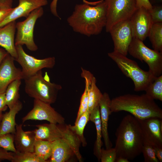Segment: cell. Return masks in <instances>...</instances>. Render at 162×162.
I'll use <instances>...</instances> for the list:
<instances>
[{
	"instance_id": "1",
	"label": "cell",
	"mask_w": 162,
	"mask_h": 162,
	"mask_svg": "<svg viewBox=\"0 0 162 162\" xmlns=\"http://www.w3.org/2000/svg\"><path fill=\"white\" fill-rule=\"evenodd\" d=\"M67 21L75 32L88 36L99 34L105 27L106 22L104 0H100L95 5L85 3L76 4Z\"/></svg>"
},
{
	"instance_id": "2",
	"label": "cell",
	"mask_w": 162,
	"mask_h": 162,
	"mask_svg": "<svg viewBox=\"0 0 162 162\" xmlns=\"http://www.w3.org/2000/svg\"><path fill=\"white\" fill-rule=\"evenodd\" d=\"M115 148L117 157L132 160L142 152L144 139L137 118L127 115L122 119L116 129Z\"/></svg>"
},
{
	"instance_id": "3",
	"label": "cell",
	"mask_w": 162,
	"mask_h": 162,
	"mask_svg": "<svg viewBox=\"0 0 162 162\" xmlns=\"http://www.w3.org/2000/svg\"><path fill=\"white\" fill-rule=\"evenodd\" d=\"M110 108L112 113L125 111L139 119L151 117L162 118V109L146 94H128L115 97L111 100Z\"/></svg>"
},
{
	"instance_id": "4",
	"label": "cell",
	"mask_w": 162,
	"mask_h": 162,
	"mask_svg": "<svg viewBox=\"0 0 162 162\" xmlns=\"http://www.w3.org/2000/svg\"><path fill=\"white\" fill-rule=\"evenodd\" d=\"M24 80L25 90L30 97L50 104L54 103L61 85L50 81L47 73L43 76L42 70Z\"/></svg>"
},
{
	"instance_id": "5",
	"label": "cell",
	"mask_w": 162,
	"mask_h": 162,
	"mask_svg": "<svg viewBox=\"0 0 162 162\" xmlns=\"http://www.w3.org/2000/svg\"><path fill=\"white\" fill-rule=\"evenodd\" d=\"M108 55L123 74L132 80L135 91H145L155 77L149 71L142 70L135 61L126 56L114 51L108 53Z\"/></svg>"
},
{
	"instance_id": "6",
	"label": "cell",
	"mask_w": 162,
	"mask_h": 162,
	"mask_svg": "<svg viewBox=\"0 0 162 162\" xmlns=\"http://www.w3.org/2000/svg\"><path fill=\"white\" fill-rule=\"evenodd\" d=\"M143 41L133 38L128 53L133 57L145 62L152 74L155 77L158 76L162 74V53L148 48Z\"/></svg>"
},
{
	"instance_id": "7",
	"label": "cell",
	"mask_w": 162,
	"mask_h": 162,
	"mask_svg": "<svg viewBox=\"0 0 162 162\" xmlns=\"http://www.w3.org/2000/svg\"><path fill=\"white\" fill-rule=\"evenodd\" d=\"M106 10V30L109 32L115 25L129 20L137 8L136 0H104Z\"/></svg>"
},
{
	"instance_id": "8",
	"label": "cell",
	"mask_w": 162,
	"mask_h": 162,
	"mask_svg": "<svg viewBox=\"0 0 162 162\" xmlns=\"http://www.w3.org/2000/svg\"><path fill=\"white\" fill-rule=\"evenodd\" d=\"M43 14V8L41 7L33 11L24 21L16 23L15 46L25 45L31 51L38 50V47L34 39V28L37 20Z\"/></svg>"
},
{
	"instance_id": "9",
	"label": "cell",
	"mask_w": 162,
	"mask_h": 162,
	"mask_svg": "<svg viewBox=\"0 0 162 162\" xmlns=\"http://www.w3.org/2000/svg\"><path fill=\"white\" fill-rule=\"evenodd\" d=\"M52 123L36 125L37 128L33 130L36 140H42L52 142L64 138L79 146L80 142L68 125Z\"/></svg>"
},
{
	"instance_id": "10",
	"label": "cell",
	"mask_w": 162,
	"mask_h": 162,
	"mask_svg": "<svg viewBox=\"0 0 162 162\" xmlns=\"http://www.w3.org/2000/svg\"><path fill=\"white\" fill-rule=\"evenodd\" d=\"M16 47L17 56L14 60L22 67L23 80L44 68H52L55 65L56 60L54 57L38 59L26 53L22 46L17 45Z\"/></svg>"
},
{
	"instance_id": "11",
	"label": "cell",
	"mask_w": 162,
	"mask_h": 162,
	"mask_svg": "<svg viewBox=\"0 0 162 162\" xmlns=\"http://www.w3.org/2000/svg\"><path fill=\"white\" fill-rule=\"evenodd\" d=\"M28 120H46L56 124L64 123V118L50 104L35 99L32 109L22 118L23 123Z\"/></svg>"
},
{
	"instance_id": "12",
	"label": "cell",
	"mask_w": 162,
	"mask_h": 162,
	"mask_svg": "<svg viewBox=\"0 0 162 162\" xmlns=\"http://www.w3.org/2000/svg\"><path fill=\"white\" fill-rule=\"evenodd\" d=\"M109 32L113 42V51L127 56L133 38L129 20L116 24Z\"/></svg>"
},
{
	"instance_id": "13",
	"label": "cell",
	"mask_w": 162,
	"mask_h": 162,
	"mask_svg": "<svg viewBox=\"0 0 162 162\" xmlns=\"http://www.w3.org/2000/svg\"><path fill=\"white\" fill-rule=\"evenodd\" d=\"M129 21L133 38L145 40L153 23L148 10L143 7L137 8Z\"/></svg>"
},
{
	"instance_id": "14",
	"label": "cell",
	"mask_w": 162,
	"mask_h": 162,
	"mask_svg": "<svg viewBox=\"0 0 162 162\" xmlns=\"http://www.w3.org/2000/svg\"><path fill=\"white\" fill-rule=\"evenodd\" d=\"M79 146L70 140L62 138L52 142V152L49 160L50 162H64L75 154L79 161L81 157Z\"/></svg>"
},
{
	"instance_id": "15",
	"label": "cell",
	"mask_w": 162,
	"mask_h": 162,
	"mask_svg": "<svg viewBox=\"0 0 162 162\" xmlns=\"http://www.w3.org/2000/svg\"><path fill=\"white\" fill-rule=\"evenodd\" d=\"M138 120L144 140L152 146L162 148V119L151 117Z\"/></svg>"
},
{
	"instance_id": "16",
	"label": "cell",
	"mask_w": 162,
	"mask_h": 162,
	"mask_svg": "<svg viewBox=\"0 0 162 162\" xmlns=\"http://www.w3.org/2000/svg\"><path fill=\"white\" fill-rule=\"evenodd\" d=\"M14 58L8 53L0 65V94L4 93L8 85L17 79H23L21 70L16 67Z\"/></svg>"
},
{
	"instance_id": "17",
	"label": "cell",
	"mask_w": 162,
	"mask_h": 162,
	"mask_svg": "<svg viewBox=\"0 0 162 162\" xmlns=\"http://www.w3.org/2000/svg\"><path fill=\"white\" fill-rule=\"evenodd\" d=\"M48 4L47 0H19L18 5L0 23V28L21 17L27 18L34 10Z\"/></svg>"
},
{
	"instance_id": "18",
	"label": "cell",
	"mask_w": 162,
	"mask_h": 162,
	"mask_svg": "<svg viewBox=\"0 0 162 162\" xmlns=\"http://www.w3.org/2000/svg\"><path fill=\"white\" fill-rule=\"evenodd\" d=\"M81 76L85 80V86L88 91V110L90 114L99 105L103 94L97 86L96 80L89 71L81 68Z\"/></svg>"
},
{
	"instance_id": "19",
	"label": "cell",
	"mask_w": 162,
	"mask_h": 162,
	"mask_svg": "<svg viewBox=\"0 0 162 162\" xmlns=\"http://www.w3.org/2000/svg\"><path fill=\"white\" fill-rule=\"evenodd\" d=\"M111 100L109 94L105 92L103 94L99 103L101 124L102 137L106 149L112 148V144L109 136L108 127L109 116L111 114L110 105Z\"/></svg>"
},
{
	"instance_id": "20",
	"label": "cell",
	"mask_w": 162,
	"mask_h": 162,
	"mask_svg": "<svg viewBox=\"0 0 162 162\" xmlns=\"http://www.w3.org/2000/svg\"><path fill=\"white\" fill-rule=\"evenodd\" d=\"M35 140L33 131H24L22 124H16L14 136V143L16 151L33 152Z\"/></svg>"
},
{
	"instance_id": "21",
	"label": "cell",
	"mask_w": 162,
	"mask_h": 162,
	"mask_svg": "<svg viewBox=\"0 0 162 162\" xmlns=\"http://www.w3.org/2000/svg\"><path fill=\"white\" fill-rule=\"evenodd\" d=\"M16 23L13 21L0 28V46L14 59L17 56L14 39Z\"/></svg>"
},
{
	"instance_id": "22",
	"label": "cell",
	"mask_w": 162,
	"mask_h": 162,
	"mask_svg": "<svg viewBox=\"0 0 162 162\" xmlns=\"http://www.w3.org/2000/svg\"><path fill=\"white\" fill-rule=\"evenodd\" d=\"M22 107V104L19 100L8 112L3 114L0 127V135L8 133L15 134L17 124L16 116Z\"/></svg>"
},
{
	"instance_id": "23",
	"label": "cell",
	"mask_w": 162,
	"mask_h": 162,
	"mask_svg": "<svg viewBox=\"0 0 162 162\" xmlns=\"http://www.w3.org/2000/svg\"><path fill=\"white\" fill-rule=\"evenodd\" d=\"M89 120L95 124L96 130V140L94 147V154L100 161V154L102 145L101 124L99 105L95 107L90 114Z\"/></svg>"
},
{
	"instance_id": "24",
	"label": "cell",
	"mask_w": 162,
	"mask_h": 162,
	"mask_svg": "<svg viewBox=\"0 0 162 162\" xmlns=\"http://www.w3.org/2000/svg\"><path fill=\"white\" fill-rule=\"evenodd\" d=\"M21 80L17 79L11 82L5 92L6 103L9 109L12 108L19 100V91L21 84Z\"/></svg>"
},
{
	"instance_id": "25",
	"label": "cell",
	"mask_w": 162,
	"mask_h": 162,
	"mask_svg": "<svg viewBox=\"0 0 162 162\" xmlns=\"http://www.w3.org/2000/svg\"><path fill=\"white\" fill-rule=\"evenodd\" d=\"M52 149V142L45 140H36L33 152L44 162H47L51 156Z\"/></svg>"
},
{
	"instance_id": "26",
	"label": "cell",
	"mask_w": 162,
	"mask_h": 162,
	"mask_svg": "<svg viewBox=\"0 0 162 162\" xmlns=\"http://www.w3.org/2000/svg\"><path fill=\"white\" fill-rule=\"evenodd\" d=\"M148 37L154 50L162 53V22L153 23Z\"/></svg>"
},
{
	"instance_id": "27",
	"label": "cell",
	"mask_w": 162,
	"mask_h": 162,
	"mask_svg": "<svg viewBox=\"0 0 162 162\" xmlns=\"http://www.w3.org/2000/svg\"><path fill=\"white\" fill-rule=\"evenodd\" d=\"M89 116L90 113L88 110L81 116L74 126L68 125L70 129L78 137L83 145L86 144L83 136V131L86 125L89 120Z\"/></svg>"
},
{
	"instance_id": "28",
	"label": "cell",
	"mask_w": 162,
	"mask_h": 162,
	"mask_svg": "<svg viewBox=\"0 0 162 162\" xmlns=\"http://www.w3.org/2000/svg\"><path fill=\"white\" fill-rule=\"evenodd\" d=\"M146 94L153 100L162 101V75L155 78L145 91Z\"/></svg>"
},
{
	"instance_id": "29",
	"label": "cell",
	"mask_w": 162,
	"mask_h": 162,
	"mask_svg": "<svg viewBox=\"0 0 162 162\" xmlns=\"http://www.w3.org/2000/svg\"><path fill=\"white\" fill-rule=\"evenodd\" d=\"M12 162H44L38 157L33 152H20L16 151L14 152Z\"/></svg>"
},
{
	"instance_id": "30",
	"label": "cell",
	"mask_w": 162,
	"mask_h": 162,
	"mask_svg": "<svg viewBox=\"0 0 162 162\" xmlns=\"http://www.w3.org/2000/svg\"><path fill=\"white\" fill-rule=\"evenodd\" d=\"M14 136V134L12 133L0 135V148L8 151L15 152Z\"/></svg>"
},
{
	"instance_id": "31",
	"label": "cell",
	"mask_w": 162,
	"mask_h": 162,
	"mask_svg": "<svg viewBox=\"0 0 162 162\" xmlns=\"http://www.w3.org/2000/svg\"><path fill=\"white\" fill-rule=\"evenodd\" d=\"M145 162H159L157 158L152 146L144 140L142 150Z\"/></svg>"
},
{
	"instance_id": "32",
	"label": "cell",
	"mask_w": 162,
	"mask_h": 162,
	"mask_svg": "<svg viewBox=\"0 0 162 162\" xmlns=\"http://www.w3.org/2000/svg\"><path fill=\"white\" fill-rule=\"evenodd\" d=\"M116 157L114 148L106 149L101 148L100 154V160L101 162H115Z\"/></svg>"
},
{
	"instance_id": "33",
	"label": "cell",
	"mask_w": 162,
	"mask_h": 162,
	"mask_svg": "<svg viewBox=\"0 0 162 162\" xmlns=\"http://www.w3.org/2000/svg\"><path fill=\"white\" fill-rule=\"evenodd\" d=\"M88 92L87 87L85 86V90L81 98L80 104L77 116L74 124H75L77 122L81 116L88 110Z\"/></svg>"
},
{
	"instance_id": "34",
	"label": "cell",
	"mask_w": 162,
	"mask_h": 162,
	"mask_svg": "<svg viewBox=\"0 0 162 162\" xmlns=\"http://www.w3.org/2000/svg\"><path fill=\"white\" fill-rule=\"evenodd\" d=\"M153 23L162 22V6L161 5L152 6L149 11Z\"/></svg>"
},
{
	"instance_id": "35",
	"label": "cell",
	"mask_w": 162,
	"mask_h": 162,
	"mask_svg": "<svg viewBox=\"0 0 162 162\" xmlns=\"http://www.w3.org/2000/svg\"><path fill=\"white\" fill-rule=\"evenodd\" d=\"M58 0H52L50 5V9L52 13L55 16L59 17L57 11V5ZM84 3L87 4L92 5H95L99 3L100 0L90 2L86 0H83Z\"/></svg>"
},
{
	"instance_id": "36",
	"label": "cell",
	"mask_w": 162,
	"mask_h": 162,
	"mask_svg": "<svg viewBox=\"0 0 162 162\" xmlns=\"http://www.w3.org/2000/svg\"><path fill=\"white\" fill-rule=\"evenodd\" d=\"M14 152L7 151L0 148V161L8 160L11 161L13 158Z\"/></svg>"
},
{
	"instance_id": "37",
	"label": "cell",
	"mask_w": 162,
	"mask_h": 162,
	"mask_svg": "<svg viewBox=\"0 0 162 162\" xmlns=\"http://www.w3.org/2000/svg\"><path fill=\"white\" fill-rule=\"evenodd\" d=\"M137 8L143 7L149 11L151 10L152 5L149 0H136Z\"/></svg>"
},
{
	"instance_id": "38",
	"label": "cell",
	"mask_w": 162,
	"mask_h": 162,
	"mask_svg": "<svg viewBox=\"0 0 162 162\" xmlns=\"http://www.w3.org/2000/svg\"><path fill=\"white\" fill-rule=\"evenodd\" d=\"M8 106L5 100V93L0 94V112L5 111Z\"/></svg>"
},
{
	"instance_id": "39",
	"label": "cell",
	"mask_w": 162,
	"mask_h": 162,
	"mask_svg": "<svg viewBox=\"0 0 162 162\" xmlns=\"http://www.w3.org/2000/svg\"><path fill=\"white\" fill-rule=\"evenodd\" d=\"M13 8L0 9V23L11 11Z\"/></svg>"
},
{
	"instance_id": "40",
	"label": "cell",
	"mask_w": 162,
	"mask_h": 162,
	"mask_svg": "<svg viewBox=\"0 0 162 162\" xmlns=\"http://www.w3.org/2000/svg\"><path fill=\"white\" fill-rule=\"evenodd\" d=\"M155 155L159 162L162 161V148L152 146Z\"/></svg>"
},
{
	"instance_id": "41",
	"label": "cell",
	"mask_w": 162,
	"mask_h": 162,
	"mask_svg": "<svg viewBox=\"0 0 162 162\" xmlns=\"http://www.w3.org/2000/svg\"><path fill=\"white\" fill-rule=\"evenodd\" d=\"M8 54L5 50L0 48V65Z\"/></svg>"
},
{
	"instance_id": "42",
	"label": "cell",
	"mask_w": 162,
	"mask_h": 162,
	"mask_svg": "<svg viewBox=\"0 0 162 162\" xmlns=\"http://www.w3.org/2000/svg\"><path fill=\"white\" fill-rule=\"evenodd\" d=\"M130 161L128 159L121 157L118 156L116 157L115 162H129Z\"/></svg>"
},
{
	"instance_id": "43",
	"label": "cell",
	"mask_w": 162,
	"mask_h": 162,
	"mask_svg": "<svg viewBox=\"0 0 162 162\" xmlns=\"http://www.w3.org/2000/svg\"><path fill=\"white\" fill-rule=\"evenodd\" d=\"M3 114L2 113V112H0V127L1 126V121L2 120Z\"/></svg>"
},
{
	"instance_id": "44",
	"label": "cell",
	"mask_w": 162,
	"mask_h": 162,
	"mask_svg": "<svg viewBox=\"0 0 162 162\" xmlns=\"http://www.w3.org/2000/svg\"><path fill=\"white\" fill-rule=\"evenodd\" d=\"M155 1L158 2H161L162 0H154Z\"/></svg>"
},
{
	"instance_id": "45",
	"label": "cell",
	"mask_w": 162,
	"mask_h": 162,
	"mask_svg": "<svg viewBox=\"0 0 162 162\" xmlns=\"http://www.w3.org/2000/svg\"></svg>"
}]
</instances>
